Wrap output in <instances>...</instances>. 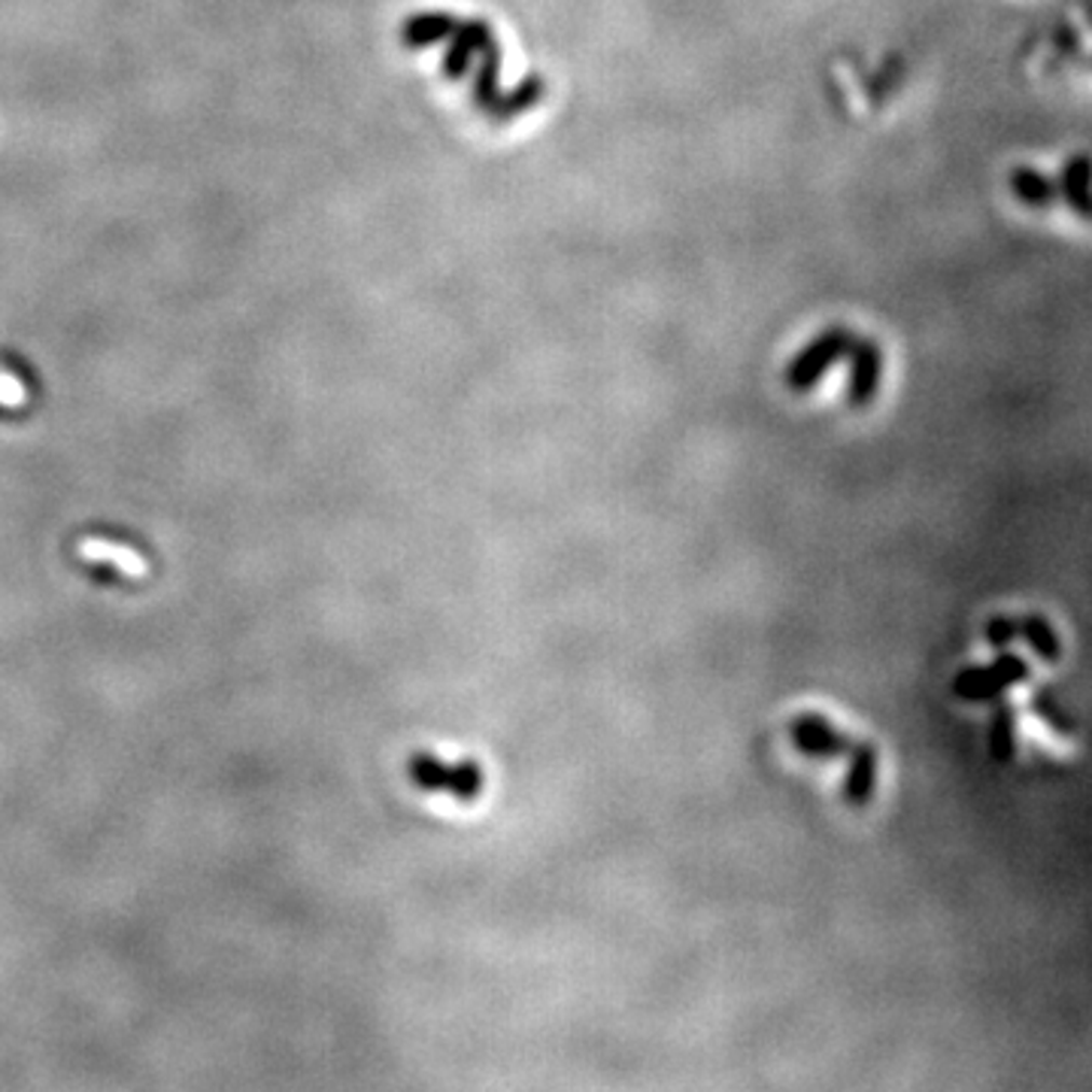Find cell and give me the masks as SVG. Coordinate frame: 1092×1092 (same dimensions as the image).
<instances>
[{
	"label": "cell",
	"instance_id": "cell-1",
	"mask_svg": "<svg viewBox=\"0 0 1092 1092\" xmlns=\"http://www.w3.org/2000/svg\"><path fill=\"white\" fill-rule=\"evenodd\" d=\"M407 777L422 792H447L462 804H474L486 789V774L480 762L462 759V762H443L437 755L419 750L407 759Z\"/></svg>",
	"mask_w": 1092,
	"mask_h": 1092
},
{
	"label": "cell",
	"instance_id": "cell-2",
	"mask_svg": "<svg viewBox=\"0 0 1092 1092\" xmlns=\"http://www.w3.org/2000/svg\"><path fill=\"white\" fill-rule=\"evenodd\" d=\"M789 738H792V743H795L802 753L829 755V759H835V755H850L852 747H856L850 738H844L835 725L829 723L825 716H819V713H802V716H795V720L789 723Z\"/></svg>",
	"mask_w": 1092,
	"mask_h": 1092
},
{
	"label": "cell",
	"instance_id": "cell-3",
	"mask_svg": "<svg viewBox=\"0 0 1092 1092\" xmlns=\"http://www.w3.org/2000/svg\"><path fill=\"white\" fill-rule=\"evenodd\" d=\"M874 774H877V753L865 747V743H856L850 753V774H847V787H844V795L847 802L852 804H865L871 789H874Z\"/></svg>",
	"mask_w": 1092,
	"mask_h": 1092
},
{
	"label": "cell",
	"instance_id": "cell-4",
	"mask_svg": "<svg viewBox=\"0 0 1092 1092\" xmlns=\"http://www.w3.org/2000/svg\"><path fill=\"white\" fill-rule=\"evenodd\" d=\"M1023 634H1026V641L1041 653V659H1056L1060 643H1056V638H1053V631H1050V626H1047L1045 619L1028 616L1026 623H1023Z\"/></svg>",
	"mask_w": 1092,
	"mask_h": 1092
},
{
	"label": "cell",
	"instance_id": "cell-5",
	"mask_svg": "<svg viewBox=\"0 0 1092 1092\" xmlns=\"http://www.w3.org/2000/svg\"><path fill=\"white\" fill-rule=\"evenodd\" d=\"M993 750L998 753V759L1011 755V716L1008 713H998L996 728H993Z\"/></svg>",
	"mask_w": 1092,
	"mask_h": 1092
},
{
	"label": "cell",
	"instance_id": "cell-6",
	"mask_svg": "<svg viewBox=\"0 0 1092 1092\" xmlns=\"http://www.w3.org/2000/svg\"><path fill=\"white\" fill-rule=\"evenodd\" d=\"M1013 634V623L1008 619H993L989 623V641L993 643H1005Z\"/></svg>",
	"mask_w": 1092,
	"mask_h": 1092
}]
</instances>
